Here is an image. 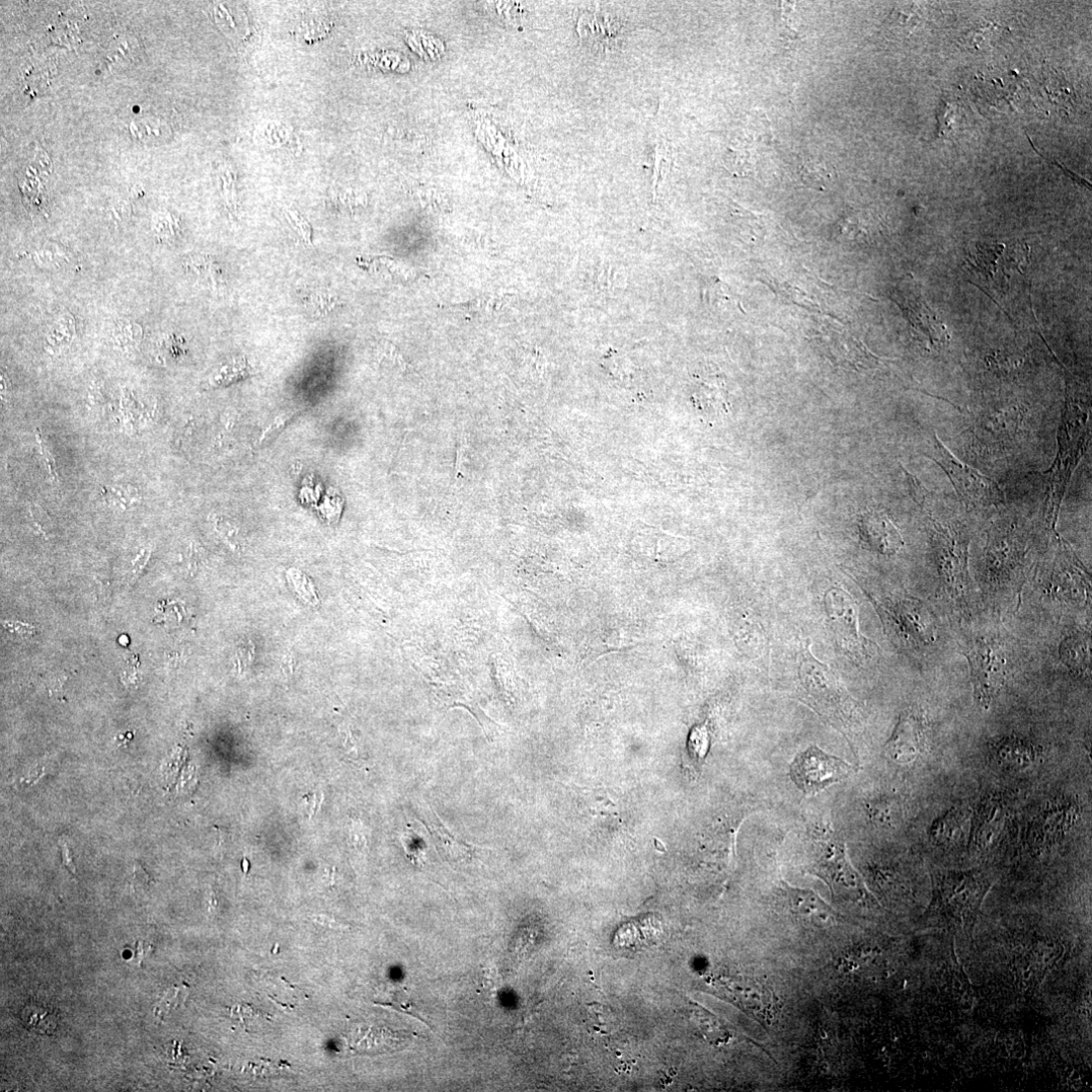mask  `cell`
<instances>
[{
    "mask_svg": "<svg viewBox=\"0 0 1092 1092\" xmlns=\"http://www.w3.org/2000/svg\"><path fill=\"white\" fill-rule=\"evenodd\" d=\"M910 496L927 519L935 565H937L943 589L959 609L968 606L969 544L965 526L957 518L955 501L927 490L904 467Z\"/></svg>",
    "mask_w": 1092,
    "mask_h": 1092,
    "instance_id": "cell-1",
    "label": "cell"
},
{
    "mask_svg": "<svg viewBox=\"0 0 1092 1092\" xmlns=\"http://www.w3.org/2000/svg\"><path fill=\"white\" fill-rule=\"evenodd\" d=\"M1090 398L1075 380L1069 379L1058 434V452L1051 469L1044 473L1047 485L1044 517L1047 527L1053 531L1071 478L1090 441Z\"/></svg>",
    "mask_w": 1092,
    "mask_h": 1092,
    "instance_id": "cell-2",
    "label": "cell"
},
{
    "mask_svg": "<svg viewBox=\"0 0 1092 1092\" xmlns=\"http://www.w3.org/2000/svg\"><path fill=\"white\" fill-rule=\"evenodd\" d=\"M800 681L805 701L834 725L849 727L853 700L833 672L815 658L810 642L802 646Z\"/></svg>",
    "mask_w": 1092,
    "mask_h": 1092,
    "instance_id": "cell-3",
    "label": "cell"
},
{
    "mask_svg": "<svg viewBox=\"0 0 1092 1092\" xmlns=\"http://www.w3.org/2000/svg\"><path fill=\"white\" fill-rule=\"evenodd\" d=\"M921 453L941 467L966 505L987 508L1005 503V495L998 484L959 460L937 433L932 432Z\"/></svg>",
    "mask_w": 1092,
    "mask_h": 1092,
    "instance_id": "cell-4",
    "label": "cell"
},
{
    "mask_svg": "<svg viewBox=\"0 0 1092 1092\" xmlns=\"http://www.w3.org/2000/svg\"><path fill=\"white\" fill-rule=\"evenodd\" d=\"M826 621L837 645L856 664L868 659L873 645L859 632V607L842 589L832 588L825 593Z\"/></svg>",
    "mask_w": 1092,
    "mask_h": 1092,
    "instance_id": "cell-5",
    "label": "cell"
},
{
    "mask_svg": "<svg viewBox=\"0 0 1092 1092\" xmlns=\"http://www.w3.org/2000/svg\"><path fill=\"white\" fill-rule=\"evenodd\" d=\"M977 704L988 709L1001 691L1008 670V658L1000 643L978 640L966 653Z\"/></svg>",
    "mask_w": 1092,
    "mask_h": 1092,
    "instance_id": "cell-6",
    "label": "cell"
},
{
    "mask_svg": "<svg viewBox=\"0 0 1092 1092\" xmlns=\"http://www.w3.org/2000/svg\"><path fill=\"white\" fill-rule=\"evenodd\" d=\"M844 761L812 747L799 755L792 765V777L798 788L807 795H817L841 782L851 772Z\"/></svg>",
    "mask_w": 1092,
    "mask_h": 1092,
    "instance_id": "cell-7",
    "label": "cell"
},
{
    "mask_svg": "<svg viewBox=\"0 0 1092 1092\" xmlns=\"http://www.w3.org/2000/svg\"><path fill=\"white\" fill-rule=\"evenodd\" d=\"M1026 544L1015 525L996 528L989 537L986 570L990 581L1007 580L1025 558Z\"/></svg>",
    "mask_w": 1092,
    "mask_h": 1092,
    "instance_id": "cell-8",
    "label": "cell"
},
{
    "mask_svg": "<svg viewBox=\"0 0 1092 1092\" xmlns=\"http://www.w3.org/2000/svg\"><path fill=\"white\" fill-rule=\"evenodd\" d=\"M859 529L861 541L880 555L893 556L904 544L900 531L882 510L874 509L862 515Z\"/></svg>",
    "mask_w": 1092,
    "mask_h": 1092,
    "instance_id": "cell-9",
    "label": "cell"
},
{
    "mask_svg": "<svg viewBox=\"0 0 1092 1092\" xmlns=\"http://www.w3.org/2000/svg\"><path fill=\"white\" fill-rule=\"evenodd\" d=\"M925 745L926 730L921 716L914 711L906 712L888 745L892 759L903 763L914 761L924 751Z\"/></svg>",
    "mask_w": 1092,
    "mask_h": 1092,
    "instance_id": "cell-10",
    "label": "cell"
},
{
    "mask_svg": "<svg viewBox=\"0 0 1092 1092\" xmlns=\"http://www.w3.org/2000/svg\"><path fill=\"white\" fill-rule=\"evenodd\" d=\"M896 607L897 622L907 641L918 648H926L934 643L937 632L934 618L921 602L906 600Z\"/></svg>",
    "mask_w": 1092,
    "mask_h": 1092,
    "instance_id": "cell-11",
    "label": "cell"
},
{
    "mask_svg": "<svg viewBox=\"0 0 1092 1092\" xmlns=\"http://www.w3.org/2000/svg\"><path fill=\"white\" fill-rule=\"evenodd\" d=\"M1077 809L1070 805L1055 806L1044 811L1033 821L1029 831L1031 845L1054 844L1074 824Z\"/></svg>",
    "mask_w": 1092,
    "mask_h": 1092,
    "instance_id": "cell-12",
    "label": "cell"
},
{
    "mask_svg": "<svg viewBox=\"0 0 1092 1092\" xmlns=\"http://www.w3.org/2000/svg\"><path fill=\"white\" fill-rule=\"evenodd\" d=\"M1005 818V806L999 798L984 799L975 812L970 844L978 849L993 845L999 838Z\"/></svg>",
    "mask_w": 1092,
    "mask_h": 1092,
    "instance_id": "cell-13",
    "label": "cell"
},
{
    "mask_svg": "<svg viewBox=\"0 0 1092 1092\" xmlns=\"http://www.w3.org/2000/svg\"><path fill=\"white\" fill-rule=\"evenodd\" d=\"M663 931L657 915H645L622 924L614 933L613 944L627 951L645 950L661 939Z\"/></svg>",
    "mask_w": 1092,
    "mask_h": 1092,
    "instance_id": "cell-14",
    "label": "cell"
},
{
    "mask_svg": "<svg viewBox=\"0 0 1092 1092\" xmlns=\"http://www.w3.org/2000/svg\"><path fill=\"white\" fill-rule=\"evenodd\" d=\"M730 993L741 1006L763 1022H771L777 1012L774 994L763 984L753 980L733 981L728 984Z\"/></svg>",
    "mask_w": 1092,
    "mask_h": 1092,
    "instance_id": "cell-15",
    "label": "cell"
},
{
    "mask_svg": "<svg viewBox=\"0 0 1092 1092\" xmlns=\"http://www.w3.org/2000/svg\"><path fill=\"white\" fill-rule=\"evenodd\" d=\"M992 754L994 760L1001 767L1011 770H1020L1035 763L1039 755V750L1024 739L1007 737L999 740L993 745Z\"/></svg>",
    "mask_w": 1092,
    "mask_h": 1092,
    "instance_id": "cell-16",
    "label": "cell"
},
{
    "mask_svg": "<svg viewBox=\"0 0 1092 1092\" xmlns=\"http://www.w3.org/2000/svg\"><path fill=\"white\" fill-rule=\"evenodd\" d=\"M1060 659L1073 673L1087 677L1091 671L1090 636L1075 634L1066 638L1060 647Z\"/></svg>",
    "mask_w": 1092,
    "mask_h": 1092,
    "instance_id": "cell-17",
    "label": "cell"
},
{
    "mask_svg": "<svg viewBox=\"0 0 1092 1092\" xmlns=\"http://www.w3.org/2000/svg\"><path fill=\"white\" fill-rule=\"evenodd\" d=\"M787 895L792 910L803 917L825 922L833 915L831 909L812 891L788 887Z\"/></svg>",
    "mask_w": 1092,
    "mask_h": 1092,
    "instance_id": "cell-18",
    "label": "cell"
},
{
    "mask_svg": "<svg viewBox=\"0 0 1092 1092\" xmlns=\"http://www.w3.org/2000/svg\"><path fill=\"white\" fill-rule=\"evenodd\" d=\"M429 826L433 836L435 837V842L437 843L443 855L447 857V859L451 861H459L462 859H467V857L471 856L474 847L470 844H466L456 840L447 831L445 826H443V824L437 819V816L436 820H432Z\"/></svg>",
    "mask_w": 1092,
    "mask_h": 1092,
    "instance_id": "cell-19",
    "label": "cell"
},
{
    "mask_svg": "<svg viewBox=\"0 0 1092 1092\" xmlns=\"http://www.w3.org/2000/svg\"><path fill=\"white\" fill-rule=\"evenodd\" d=\"M965 823L962 812L953 811L933 823L931 836L939 842H952L961 836Z\"/></svg>",
    "mask_w": 1092,
    "mask_h": 1092,
    "instance_id": "cell-20",
    "label": "cell"
},
{
    "mask_svg": "<svg viewBox=\"0 0 1092 1092\" xmlns=\"http://www.w3.org/2000/svg\"><path fill=\"white\" fill-rule=\"evenodd\" d=\"M803 181L813 188L822 190L830 180V173L826 166L816 159H804L800 168Z\"/></svg>",
    "mask_w": 1092,
    "mask_h": 1092,
    "instance_id": "cell-21",
    "label": "cell"
},
{
    "mask_svg": "<svg viewBox=\"0 0 1092 1092\" xmlns=\"http://www.w3.org/2000/svg\"><path fill=\"white\" fill-rule=\"evenodd\" d=\"M102 492L107 502L122 510H127L128 507L134 506L142 499L136 489L130 485L102 487Z\"/></svg>",
    "mask_w": 1092,
    "mask_h": 1092,
    "instance_id": "cell-22",
    "label": "cell"
},
{
    "mask_svg": "<svg viewBox=\"0 0 1092 1092\" xmlns=\"http://www.w3.org/2000/svg\"><path fill=\"white\" fill-rule=\"evenodd\" d=\"M339 304V299L328 292L311 293L306 300L308 310L317 317L328 316Z\"/></svg>",
    "mask_w": 1092,
    "mask_h": 1092,
    "instance_id": "cell-23",
    "label": "cell"
},
{
    "mask_svg": "<svg viewBox=\"0 0 1092 1092\" xmlns=\"http://www.w3.org/2000/svg\"><path fill=\"white\" fill-rule=\"evenodd\" d=\"M30 513H31L33 523L37 527L39 532H41L45 536H47L48 529L51 528V521L48 518V516L44 513V511L38 505H31L30 506Z\"/></svg>",
    "mask_w": 1092,
    "mask_h": 1092,
    "instance_id": "cell-24",
    "label": "cell"
},
{
    "mask_svg": "<svg viewBox=\"0 0 1092 1092\" xmlns=\"http://www.w3.org/2000/svg\"><path fill=\"white\" fill-rule=\"evenodd\" d=\"M36 439H37V441L40 445L42 455L44 457V460H45V463H46V466H47V470H48L50 476L52 477V479L54 481H58L59 476H58L57 471H56V464H55L54 457L50 453V451H49L46 443L44 442V440L42 438V435L40 434V431L38 429L36 430Z\"/></svg>",
    "mask_w": 1092,
    "mask_h": 1092,
    "instance_id": "cell-25",
    "label": "cell"
},
{
    "mask_svg": "<svg viewBox=\"0 0 1092 1092\" xmlns=\"http://www.w3.org/2000/svg\"><path fill=\"white\" fill-rule=\"evenodd\" d=\"M656 156H657V164H656V173H655L656 175L655 176L657 177V179L655 181V185H657V183L659 181V177L662 176V174L666 172V169L671 164L669 149L667 148L665 143L661 144V145H658L657 155Z\"/></svg>",
    "mask_w": 1092,
    "mask_h": 1092,
    "instance_id": "cell-26",
    "label": "cell"
},
{
    "mask_svg": "<svg viewBox=\"0 0 1092 1092\" xmlns=\"http://www.w3.org/2000/svg\"><path fill=\"white\" fill-rule=\"evenodd\" d=\"M151 878L146 870L140 865L136 864L133 871L132 887L134 890L144 889L149 886Z\"/></svg>",
    "mask_w": 1092,
    "mask_h": 1092,
    "instance_id": "cell-27",
    "label": "cell"
},
{
    "mask_svg": "<svg viewBox=\"0 0 1092 1092\" xmlns=\"http://www.w3.org/2000/svg\"><path fill=\"white\" fill-rule=\"evenodd\" d=\"M289 419L290 416L276 418L273 423L264 432L261 439L259 440V445H263L267 440H271L273 437H274L282 429L285 423L289 421Z\"/></svg>",
    "mask_w": 1092,
    "mask_h": 1092,
    "instance_id": "cell-28",
    "label": "cell"
},
{
    "mask_svg": "<svg viewBox=\"0 0 1092 1092\" xmlns=\"http://www.w3.org/2000/svg\"><path fill=\"white\" fill-rule=\"evenodd\" d=\"M150 952H151V946H145L144 943L138 942L137 948H136V954H135V961L139 965H141L144 958L147 957L150 954Z\"/></svg>",
    "mask_w": 1092,
    "mask_h": 1092,
    "instance_id": "cell-29",
    "label": "cell"
},
{
    "mask_svg": "<svg viewBox=\"0 0 1092 1092\" xmlns=\"http://www.w3.org/2000/svg\"><path fill=\"white\" fill-rule=\"evenodd\" d=\"M69 851H70V850H69L68 846H67V845H63V861H64V864H65V865H66V866L68 867V869H69V870H70V871H71V872H72L73 874H76V869H75V866L73 865V863H72V861H71V857H70V852H69Z\"/></svg>",
    "mask_w": 1092,
    "mask_h": 1092,
    "instance_id": "cell-30",
    "label": "cell"
}]
</instances>
